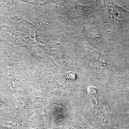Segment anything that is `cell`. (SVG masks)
Masks as SVG:
<instances>
[{
    "instance_id": "obj_1",
    "label": "cell",
    "mask_w": 129,
    "mask_h": 129,
    "mask_svg": "<svg viewBox=\"0 0 129 129\" xmlns=\"http://www.w3.org/2000/svg\"><path fill=\"white\" fill-rule=\"evenodd\" d=\"M105 4L109 19L112 27L118 30L129 27V12L112 2Z\"/></svg>"
}]
</instances>
